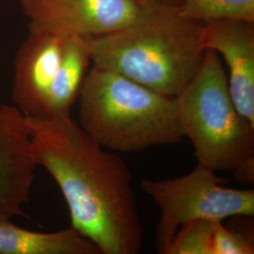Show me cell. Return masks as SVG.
I'll list each match as a JSON object with an SVG mask.
<instances>
[{
    "label": "cell",
    "instance_id": "1",
    "mask_svg": "<svg viewBox=\"0 0 254 254\" xmlns=\"http://www.w3.org/2000/svg\"><path fill=\"white\" fill-rule=\"evenodd\" d=\"M38 166L52 176L71 227L101 254H136L143 241L132 174L124 159L97 143L69 116L28 118Z\"/></svg>",
    "mask_w": 254,
    "mask_h": 254
},
{
    "label": "cell",
    "instance_id": "2",
    "mask_svg": "<svg viewBox=\"0 0 254 254\" xmlns=\"http://www.w3.org/2000/svg\"><path fill=\"white\" fill-rule=\"evenodd\" d=\"M87 41L93 67L171 98L198 71L206 51L203 24L183 18L178 7L142 9L127 27Z\"/></svg>",
    "mask_w": 254,
    "mask_h": 254
},
{
    "label": "cell",
    "instance_id": "3",
    "mask_svg": "<svg viewBox=\"0 0 254 254\" xmlns=\"http://www.w3.org/2000/svg\"><path fill=\"white\" fill-rule=\"evenodd\" d=\"M79 126L111 152L137 153L184 138L174 98L91 66L79 96Z\"/></svg>",
    "mask_w": 254,
    "mask_h": 254
},
{
    "label": "cell",
    "instance_id": "4",
    "mask_svg": "<svg viewBox=\"0 0 254 254\" xmlns=\"http://www.w3.org/2000/svg\"><path fill=\"white\" fill-rule=\"evenodd\" d=\"M174 102L183 136L190 140L198 165L232 172L238 181L253 184L254 125L236 109L217 52L206 49L198 71Z\"/></svg>",
    "mask_w": 254,
    "mask_h": 254
},
{
    "label": "cell",
    "instance_id": "5",
    "mask_svg": "<svg viewBox=\"0 0 254 254\" xmlns=\"http://www.w3.org/2000/svg\"><path fill=\"white\" fill-rule=\"evenodd\" d=\"M222 183L215 171L198 164L180 177L141 181V190L160 211L155 237L159 254H166L178 230L191 221L254 216V190L230 189Z\"/></svg>",
    "mask_w": 254,
    "mask_h": 254
},
{
    "label": "cell",
    "instance_id": "6",
    "mask_svg": "<svg viewBox=\"0 0 254 254\" xmlns=\"http://www.w3.org/2000/svg\"><path fill=\"white\" fill-rule=\"evenodd\" d=\"M29 32L92 38L135 21L142 9L135 0H18Z\"/></svg>",
    "mask_w": 254,
    "mask_h": 254
},
{
    "label": "cell",
    "instance_id": "7",
    "mask_svg": "<svg viewBox=\"0 0 254 254\" xmlns=\"http://www.w3.org/2000/svg\"><path fill=\"white\" fill-rule=\"evenodd\" d=\"M37 167L27 117L0 105V218L24 215Z\"/></svg>",
    "mask_w": 254,
    "mask_h": 254
},
{
    "label": "cell",
    "instance_id": "8",
    "mask_svg": "<svg viewBox=\"0 0 254 254\" xmlns=\"http://www.w3.org/2000/svg\"><path fill=\"white\" fill-rule=\"evenodd\" d=\"M66 35L29 32L14 59L12 100L28 118L46 115L47 98L59 72Z\"/></svg>",
    "mask_w": 254,
    "mask_h": 254
},
{
    "label": "cell",
    "instance_id": "9",
    "mask_svg": "<svg viewBox=\"0 0 254 254\" xmlns=\"http://www.w3.org/2000/svg\"><path fill=\"white\" fill-rule=\"evenodd\" d=\"M203 44L227 64L236 109L254 125V23L224 20L203 24Z\"/></svg>",
    "mask_w": 254,
    "mask_h": 254
},
{
    "label": "cell",
    "instance_id": "10",
    "mask_svg": "<svg viewBox=\"0 0 254 254\" xmlns=\"http://www.w3.org/2000/svg\"><path fill=\"white\" fill-rule=\"evenodd\" d=\"M0 254H101L98 248L73 227L40 233L0 218Z\"/></svg>",
    "mask_w": 254,
    "mask_h": 254
},
{
    "label": "cell",
    "instance_id": "11",
    "mask_svg": "<svg viewBox=\"0 0 254 254\" xmlns=\"http://www.w3.org/2000/svg\"><path fill=\"white\" fill-rule=\"evenodd\" d=\"M91 64L87 38L67 37L62 64L48 94L46 116L71 115Z\"/></svg>",
    "mask_w": 254,
    "mask_h": 254
},
{
    "label": "cell",
    "instance_id": "12",
    "mask_svg": "<svg viewBox=\"0 0 254 254\" xmlns=\"http://www.w3.org/2000/svg\"><path fill=\"white\" fill-rule=\"evenodd\" d=\"M178 13L199 24L224 20L254 23V0H181Z\"/></svg>",
    "mask_w": 254,
    "mask_h": 254
},
{
    "label": "cell",
    "instance_id": "13",
    "mask_svg": "<svg viewBox=\"0 0 254 254\" xmlns=\"http://www.w3.org/2000/svg\"><path fill=\"white\" fill-rule=\"evenodd\" d=\"M218 221L197 219L185 224L176 233L166 254H215Z\"/></svg>",
    "mask_w": 254,
    "mask_h": 254
},
{
    "label": "cell",
    "instance_id": "14",
    "mask_svg": "<svg viewBox=\"0 0 254 254\" xmlns=\"http://www.w3.org/2000/svg\"><path fill=\"white\" fill-rule=\"evenodd\" d=\"M141 9H154L159 7H179L181 0H135Z\"/></svg>",
    "mask_w": 254,
    "mask_h": 254
}]
</instances>
